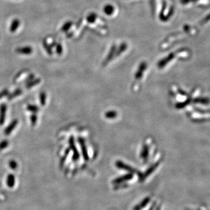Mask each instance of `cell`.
I'll list each match as a JSON object with an SVG mask.
<instances>
[{
    "mask_svg": "<svg viewBox=\"0 0 210 210\" xmlns=\"http://www.w3.org/2000/svg\"><path fill=\"white\" fill-rule=\"evenodd\" d=\"M17 53L19 54H30L32 53L33 49L30 46H26L25 48H19L16 50Z\"/></svg>",
    "mask_w": 210,
    "mask_h": 210,
    "instance_id": "1",
    "label": "cell"
},
{
    "mask_svg": "<svg viewBox=\"0 0 210 210\" xmlns=\"http://www.w3.org/2000/svg\"><path fill=\"white\" fill-rule=\"evenodd\" d=\"M20 25V21L18 19H15L14 20H13L12 22V24L11 25V27H10V31L11 32H14L16 30H17L18 27Z\"/></svg>",
    "mask_w": 210,
    "mask_h": 210,
    "instance_id": "2",
    "label": "cell"
},
{
    "mask_svg": "<svg viewBox=\"0 0 210 210\" xmlns=\"http://www.w3.org/2000/svg\"><path fill=\"white\" fill-rule=\"evenodd\" d=\"M194 102L201 104H204V105H207L210 102V99L208 98H205V97H201V98H197L196 99Z\"/></svg>",
    "mask_w": 210,
    "mask_h": 210,
    "instance_id": "3",
    "label": "cell"
},
{
    "mask_svg": "<svg viewBox=\"0 0 210 210\" xmlns=\"http://www.w3.org/2000/svg\"><path fill=\"white\" fill-rule=\"evenodd\" d=\"M132 174H127V175H126V176H123V177H122L121 178H119L117 179H116L114 181V183H121V182H122L123 181L129 180V179H132Z\"/></svg>",
    "mask_w": 210,
    "mask_h": 210,
    "instance_id": "4",
    "label": "cell"
},
{
    "mask_svg": "<svg viewBox=\"0 0 210 210\" xmlns=\"http://www.w3.org/2000/svg\"><path fill=\"white\" fill-rule=\"evenodd\" d=\"M149 200H150L149 198H147L146 199H145L144 201L141 203V204L138 205L136 207H135L134 210H141V208H143L144 206H145V205L148 203Z\"/></svg>",
    "mask_w": 210,
    "mask_h": 210,
    "instance_id": "5",
    "label": "cell"
},
{
    "mask_svg": "<svg viewBox=\"0 0 210 210\" xmlns=\"http://www.w3.org/2000/svg\"><path fill=\"white\" fill-rule=\"evenodd\" d=\"M43 47L44 49L46 50V51L47 52V53H48L49 55L53 54V51H52V48L51 46L48 45V44L46 42H43Z\"/></svg>",
    "mask_w": 210,
    "mask_h": 210,
    "instance_id": "6",
    "label": "cell"
},
{
    "mask_svg": "<svg viewBox=\"0 0 210 210\" xmlns=\"http://www.w3.org/2000/svg\"><path fill=\"white\" fill-rule=\"evenodd\" d=\"M117 166H118L119 168H122V169H126V170H129V171H131V172H134V170H132V168H130V167L128 166L127 165H126L123 164V163H121V162H119V163H117Z\"/></svg>",
    "mask_w": 210,
    "mask_h": 210,
    "instance_id": "7",
    "label": "cell"
},
{
    "mask_svg": "<svg viewBox=\"0 0 210 210\" xmlns=\"http://www.w3.org/2000/svg\"><path fill=\"white\" fill-rule=\"evenodd\" d=\"M190 101V99H189V100H187L185 102H183L181 103H179L176 105V107H177V108H183L185 106H187L189 103Z\"/></svg>",
    "mask_w": 210,
    "mask_h": 210,
    "instance_id": "8",
    "label": "cell"
},
{
    "mask_svg": "<svg viewBox=\"0 0 210 210\" xmlns=\"http://www.w3.org/2000/svg\"><path fill=\"white\" fill-rule=\"evenodd\" d=\"M71 25L72 24H71V22H67V23L63 25V26L62 27L61 30H62V31H67L70 28Z\"/></svg>",
    "mask_w": 210,
    "mask_h": 210,
    "instance_id": "9",
    "label": "cell"
},
{
    "mask_svg": "<svg viewBox=\"0 0 210 210\" xmlns=\"http://www.w3.org/2000/svg\"><path fill=\"white\" fill-rule=\"evenodd\" d=\"M56 52H57V53L58 54H62V52H63V48H62L61 45L60 44H57V46H56Z\"/></svg>",
    "mask_w": 210,
    "mask_h": 210,
    "instance_id": "10",
    "label": "cell"
},
{
    "mask_svg": "<svg viewBox=\"0 0 210 210\" xmlns=\"http://www.w3.org/2000/svg\"><path fill=\"white\" fill-rule=\"evenodd\" d=\"M147 154H148V149L147 148V147H145V148L143 149V152H142V155L145 158L146 156H147Z\"/></svg>",
    "mask_w": 210,
    "mask_h": 210,
    "instance_id": "11",
    "label": "cell"
},
{
    "mask_svg": "<svg viewBox=\"0 0 210 210\" xmlns=\"http://www.w3.org/2000/svg\"><path fill=\"white\" fill-rule=\"evenodd\" d=\"M116 116V113L114 112H109L106 114L107 117H113Z\"/></svg>",
    "mask_w": 210,
    "mask_h": 210,
    "instance_id": "12",
    "label": "cell"
}]
</instances>
